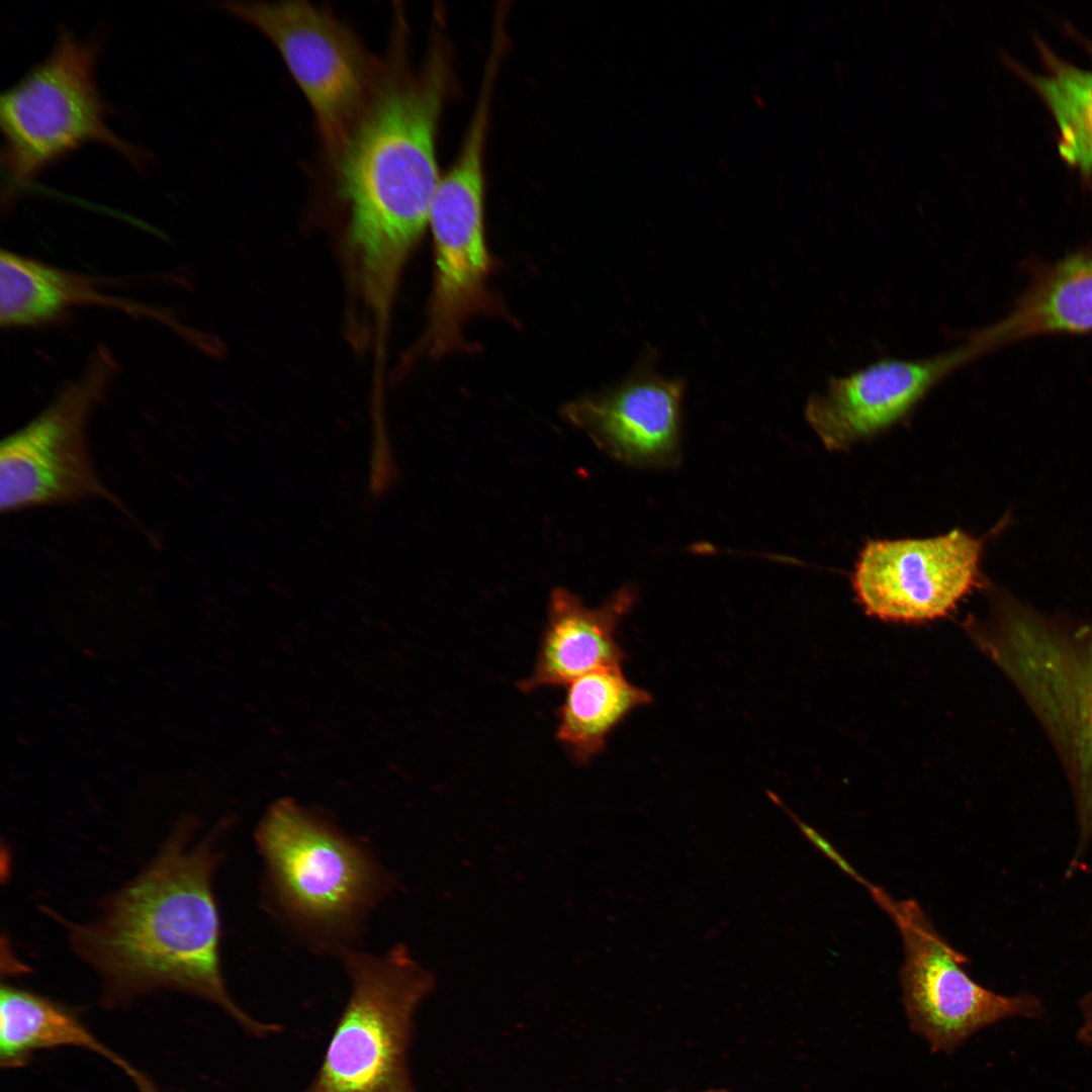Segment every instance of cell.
I'll return each instance as SVG.
<instances>
[{
    "label": "cell",
    "instance_id": "obj_1",
    "mask_svg": "<svg viewBox=\"0 0 1092 1092\" xmlns=\"http://www.w3.org/2000/svg\"><path fill=\"white\" fill-rule=\"evenodd\" d=\"M440 32L418 69L402 64L387 74L340 154L353 277L378 321L429 224L441 180L436 141L454 72L451 44Z\"/></svg>",
    "mask_w": 1092,
    "mask_h": 1092
},
{
    "label": "cell",
    "instance_id": "obj_2",
    "mask_svg": "<svg viewBox=\"0 0 1092 1092\" xmlns=\"http://www.w3.org/2000/svg\"><path fill=\"white\" fill-rule=\"evenodd\" d=\"M191 836L186 826L173 833L95 921L72 925L73 946L102 980L106 1005L176 991L214 1004L250 1035H273L280 1025L250 1016L228 991L211 889L218 855Z\"/></svg>",
    "mask_w": 1092,
    "mask_h": 1092
},
{
    "label": "cell",
    "instance_id": "obj_3",
    "mask_svg": "<svg viewBox=\"0 0 1092 1092\" xmlns=\"http://www.w3.org/2000/svg\"><path fill=\"white\" fill-rule=\"evenodd\" d=\"M977 638L1050 739L1071 789L1075 864L1092 846V622L1049 614L996 592Z\"/></svg>",
    "mask_w": 1092,
    "mask_h": 1092
},
{
    "label": "cell",
    "instance_id": "obj_4",
    "mask_svg": "<svg viewBox=\"0 0 1092 1092\" xmlns=\"http://www.w3.org/2000/svg\"><path fill=\"white\" fill-rule=\"evenodd\" d=\"M95 41L62 29L50 56L1 99L2 204L10 206L43 169L87 143L117 152L138 169L147 155L107 124L95 81Z\"/></svg>",
    "mask_w": 1092,
    "mask_h": 1092
},
{
    "label": "cell",
    "instance_id": "obj_5",
    "mask_svg": "<svg viewBox=\"0 0 1092 1092\" xmlns=\"http://www.w3.org/2000/svg\"><path fill=\"white\" fill-rule=\"evenodd\" d=\"M351 994L303 1092H417L410 1070L415 1014L434 976L404 945L344 956Z\"/></svg>",
    "mask_w": 1092,
    "mask_h": 1092
},
{
    "label": "cell",
    "instance_id": "obj_6",
    "mask_svg": "<svg viewBox=\"0 0 1092 1092\" xmlns=\"http://www.w3.org/2000/svg\"><path fill=\"white\" fill-rule=\"evenodd\" d=\"M118 372L113 352L99 344L74 379L66 381L31 420L3 438L2 514L97 499L130 517L98 474L88 438L91 417Z\"/></svg>",
    "mask_w": 1092,
    "mask_h": 1092
},
{
    "label": "cell",
    "instance_id": "obj_7",
    "mask_svg": "<svg viewBox=\"0 0 1092 1092\" xmlns=\"http://www.w3.org/2000/svg\"><path fill=\"white\" fill-rule=\"evenodd\" d=\"M492 84L482 83L460 152L441 177L430 210L435 280L425 343L435 357L463 347L464 326L487 298L483 161Z\"/></svg>",
    "mask_w": 1092,
    "mask_h": 1092
},
{
    "label": "cell",
    "instance_id": "obj_8",
    "mask_svg": "<svg viewBox=\"0 0 1092 1092\" xmlns=\"http://www.w3.org/2000/svg\"><path fill=\"white\" fill-rule=\"evenodd\" d=\"M868 891L900 932L902 1002L910 1027L931 1052L951 1053L975 1032L1002 1019L1042 1015V1002L1035 995H1002L975 982L963 968L967 957L937 932L915 900H896L875 885Z\"/></svg>",
    "mask_w": 1092,
    "mask_h": 1092
},
{
    "label": "cell",
    "instance_id": "obj_9",
    "mask_svg": "<svg viewBox=\"0 0 1092 1092\" xmlns=\"http://www.w3.org/2000/svg\"><path fill=\"white\" fill-rule=\"evenodd\" d=\"M223 8L275 44L307 98L327 145L341 153L375 94V67L356 35L306 1L226 2Z\"/></svg>",
    "mask_w": 1092,
    "mask_h": 1092
},
{
    "label": "cell",
    "instance_id": "obj_10",
    "mask_svg": "<svg viewBox=\"0 0 1092 1092\" xmlns=\"http://www.w3.org/2000/svg\"><path fill=\"white\" fill-rule=\"evenodd\" d=\"M256 835L276 893L297 920L334 929L371 903L376 874L370 859L295 801L272 804Z\"/></svg>",
    "mask_w": 1092,
    "mask_h": 1092
},
{
    "label": "cell",
    "instance_id": "obj_11",
    "mask_svg": "<svg viewBox=\"0 0 1092 1092\" xmlns=\"http://www.w3.org/2000/svg\"><path fill=\"white\" fill-rule=\"evenodd\" d=\"M983 543L956 529L923 539L873 540L852 585L869 615L917 623L940 618L981 582Z\"/></svg>",
    "mask_w": 1092,
    "mask_h": 1092
},
{
    "label": "cell",
    "instance_id": "obj_12",
    "mask_svg": "<svg viewBox=\"0 0 1092 1092\" xmlns=\"http://www.w3.org/2000/svg\"><path fill=\"white\" fill-rule=\"evenodd\" d=\"M984 355L972 333L934 355L880 359L830 378L809 397L806 420L827 448L840 449L895 424L938 383Z\"/></svg>",
    "mask_w": 1092,
    "mask_h": 1092
},
{
    "label": "cell",
    "instance_id": "obj_13",
    "mask_svg": "<svg viewBox=\"0 0 1092 1092\" xmlns=\"http://www.w3.org/2000/svg\"><path fill=\"white\" fill-rule=\"evenodd\" d=\"M685 381L665 378L649 357L624 382L567 404L564 414L613 458L640 468L680 461Z\"/></svg>",
    "mask_w": 1092,
    "mask_h": 1092
},
{
    "label": "cell",
    "instance_id": "obj_14",
    "mask_svg": "<svg viewBox=\"0 0 1092 1092\" xmlns=\"http://www.w3.org/2000/svg\"><path fill=\"white\" fill-rule=\"evenodd\" d=\"M130 282L129 278L84 274L3 250L0 255V324L5 329L56 326L79 308L99 306L138 320L156 322L187 344L206 348L204 335L170 309L115 293V289L133 284Z\"/></svg>",
    "mask_w": 1092,
    "mask_h": 1092
},
{
    "label": "cell",
    "instance_id": "obj_15",
    "mask_svg": "<svg viewBox=\"0 0 1092 1092\" xmlns=\"http://www.w3.org/2000/svg\"><path fill=\"white\" fill-rule=\"evenodd\" d=\"M638 594L627 584L598 607L586 606L565 588L552 590L532 673L518 684L525 694L567 686L596 669L621 666L626 654L617 629L635 606Z\"/></svg>",
    "mask_w": 1092,
    "mask_h": 1092
},
{
    "label": "cell",
    "instance_id": "obj_16",
    "mask_svg": "<svg viewBox=\"0 0 1092 1092\" xmlns=\"http://www.w3.org/2000/svg\"><path fill=\"white\" fill-rule=\"evenodd\" d=\"M982 332L992 352L1042 335L1092 333V244L1034 265L1010 311Z\"/></svg>",
    "mask_w": 1092,
    "mask_h": 1092
},
{
    "label": "cell",
    "instance_id": "obj_17",
    "mask_svg": "<svg viewBox=\"0 0 1092 1092\" xmlns=\"http://www.w3.org/2000/svg\"><path fill=\"white\" fill-rule=\"evenodd\" d=\"M75 1048L93 1053L120 1069L132 1067L87 1027L66 1005L33 991L2 984L0 991V1067H26L38 1053Z\"/></svg>",
    "mask_w": 1092,
    "mask_h": 1092
},
{
    "label": "cell",
    "instance_id": "obj_18",
    "mask_svg": "<svg viewBox=\"0 0 1092 1092\" xmlns=\"http://www.w3.org/2000/svg\"><path fill=\"white\" fill-rule=\"evenodd\" d=\"M651 701L621 666L593 670L567 685L556 738L576 763L585 764L604 750L608 736L629 713Z\"/></svg>",
    "mask_w": 1092,
    "mask_h": 1092
},
{
    "label": "cell",
    "instance_id": "obj_19",
    "mask_svg": "<svg viewBox=\"0 0 1092 1092\" xmlns=\"http://www.w3.org/2000/svg\"><path fill=\"white\" fill-rule=\"evenodd\" d=\"M1046 73L1027 74L1049 105L1059 128L1061 155L1092 172V70L1070 64L1041 46Z\"/></svg>",
    "mask_w": 1092,
    "mask_h": 1092
},
{
    "label": "cell",
    "instance_id": "obj_20",
    "mask_svg": "<svg viewBox=\"0 0 1092 1092\" xmlns=\"http://www.w3.org/2000/svg\"><path fill=\"white\" fill-rule=\"evenodd\" d=\"M767 796L770 800L782 808L787 815L794 821L801 833L807 838L818 850H820L826 857L832 860L842 872L862 885L864 888L870 885L868 882L838 851L833 845L818 831L812 828L799 818L789 807H787L782 800L772 792H767Z\"/></svg>",
    "mask_w": 1092,
    "mask_h": 1092
},
{
    "label": "cell",
    "instance_id": "obj_21",
    "mask_svg": "<svg viewBox=\"0 0 1092 1092\" xmlns=\"http://www.w3.org/2000/svg\"><path fill=\"white\" fill-rule=\"evenodd\" d=\"M1079 1007L1082 1014V1023L1077 1031V1039L1081 1043L1092 1048V989L1082 996Z\"/></svg>",
    "mask_w": 1092,
    "mask_h": 1092
},
{
    "label": "cell",
    "instance_id": "obj_22",
    "mask_svg": "<svg viewBox=\"0 0 1092 1092\" xmlns=\"http://www.w3.org/2000/svg\"><path fill=\"white\" fill-rule=\"evenodd\" d=\"M125 1075L132 1081L138 1092H163L150 1076L134 1066Z\"/></svg>",
    "mask_w": 1092,
    "mask_h": 1092
},
{
    "label": "cell",
    "instance_id": "obj_23",
    "mask_svg": "<svg viewBox=\"0 0 1092 1092\" xmlns=\"http://www.w3.org/2000/svg\"><path fill=\"white\" fill-rule=\"evenodd\" d=\"M667 1092H675V1091H667ZM698 1092H731V1091H729L727 1089H723V1088H711V1089L698 1091Z\"/></svg>",
    "mask_w": 1092,
    "mask_h": 1092
}]
</instances>
